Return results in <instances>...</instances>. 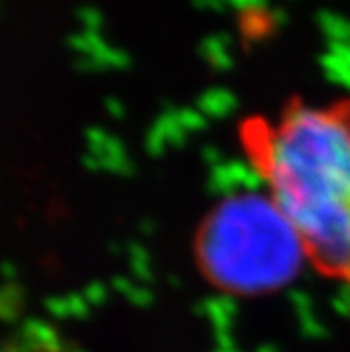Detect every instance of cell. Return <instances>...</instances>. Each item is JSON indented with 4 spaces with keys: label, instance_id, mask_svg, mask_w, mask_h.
Returning <instances> with one entry per match:
<instances>
[{
    "label": "cell",
    "instance_id": "cell-1",
    "mask_svg": "<svg viewBox=\"0 0 350 352\" xmlns=\"http://www.w3.org/2000/svg\"><path fill=\"white\" fill-rule=\"evenodd\" d=\"M245 144L300 251L350 292V100L294 104L249 126Z\"/></svg>",
    "mask_w": 350,
    "mask_h": 352
}]
</instances>
